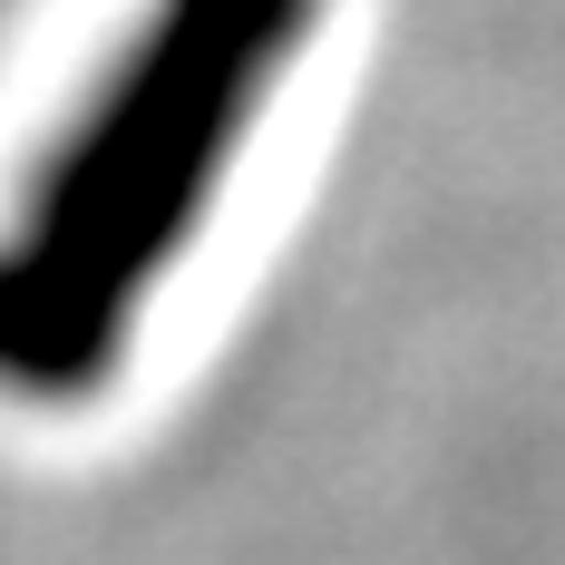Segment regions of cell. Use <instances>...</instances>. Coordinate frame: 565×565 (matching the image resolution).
Returning <instances> with one entry per match:
<instances>
[{
	"label": "cell",
	"instance_id": "cell-1",
	"mask_svg": "<svg viewBox=\"0 0 565 565\" xmlns=\"http://www.w3.org/2000/svg\"><path fill=\"white\" fill-rule=\"evenodd\" d=\"M322 0H157L0 215V399H98Z\"/></svg>",
	"mask_w": 565,
	"mask_h": 565
}]
</instances>
